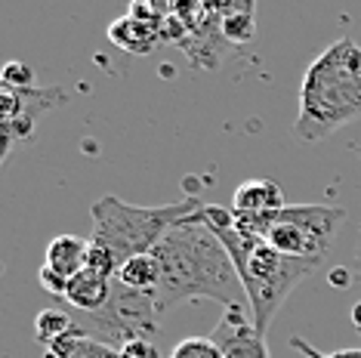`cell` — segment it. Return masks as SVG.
Here are the masks:
<instances>
[{
    "label": "cell",
    "mask_w": 361,
    "mask_h": 358,
    "mask_svg": "<svg viewBox=\"0 0 361 358\" xmlns=\"http://www.w3.org/2000/svg\"><path fill=\"white\" fill-rule=\"evenodd\" d=\"M87 268H90V272H99V275H105V278H114L121 266H118V259H114V254H111L109 247H102V244H93V241H90Z\"/></svg>",
    "instance_id": "ac0fdd59"
},
{
    "label": "cell",
    "mask_w": 361,
    "mask_h": 358,
    "mask_svg": "<svg viewBox=\"0 0 361 358\" xmlns=\"http://www.w3.org/2000/svg\"><path fill=\"white\" fill-rule=\"evenodd\" d=\"M71 331H75V319H71V312H62V309H44L35 321V333L44 346H53L56 340H62Z\"/></svg>",
    "instance_id": "2e32d148"
},
{
    "label": "cell",
    "mask_w": 361,
    "mask_h": 358,
    "mask_svg": "<svg viewBox=\"0 0 361 358\" xmlns=\"http://www.w3.org/2000/svg\"><path fill=\"white\" fill-rule=\"evenodd\" d=\"M179 47H183V53L188 56V62H192L195 68H216L219 59L226 56V37L216 22V6H213L210 19L204 22V25L188 31Z\"/></svg>",
    "instance_id": "30bf717a"
},
{
    "label": "cell",
    "mask_w": 361,
    "mask_h": 358,
    "mask_svg": "<svg viewBox=\"0 0 361 358\" xmlns=\"http://www.w3.org/2000/svg\"><path fill=\"white\" fill-rule=\"evenodd\" d=\"M201 216H204V226L216 235L219 244L226 247V254L232 257L244 297H247L253 328H257L259 337H266L269 324L278 315V309L284 306V300L290 297V290L302 278H309L322 263L318 259L284 257L262 238H250V235L238 232L232 210L226 207L204 204Z\"/></svg>",
    "instance_id": "7a4b0ae2"
},
{
    "label": "cell",
    "mask_w": 361,
    "mask_h": 358,
    "mask_svg": "<svg viewBox=\"0 0 361 358\" xmlns=\"http://www.w3.org/2000/svg\"><path fill=\"white\" fill-rule=\"evenodd\" d=\"M118 358H161V352L152 340H130L118 349Z\"/></svg>",
    "instance_id": "7402d4cb"
},
{
    "label": "cell",
    "mask_w": 361,
    "mask_h": 358,
    "mask_svg": "<svg viewBox=\"0 0 361 358\" xmlns=\"http://www.w3.org/2000/svg\"><path fill=\"white\" fill-rule=\"evenodd\" d=\"M287 201H284V192L275 179H247L241 183L232 195V214H247V216H257V214H278L284 210Z\"/></svg>",
    "instance_id": "9c48e42d"
},
{
    "label": "cell",
    "mask_w": 361,
    "mask_h": 358,
    "mask_svg": "<svg viewBox=\"0 0 361 358\" xmlns=\"http://www.w3.org/2000/svg\"><path fill=\"white\" fill-rule=\"evenodd\" d=\"M68 102V93L62 87H4L0 84V118H4V161L19 142L31 140L37 121L47 111Z\"/></svg>",
    "instance_id": "52a82bcc"
},
{
    "label": "cell",
    "mask_w": 361,
    "mask_h": 358,
    "mask_svg": "<svg viewBox=\"0 0 361 358\" xmlns=\"http://www.w3.org/2000/svg\"><path fill=\"white\" fill-rule=\"evenodd\" d=\"M346 223V210L334 204H287L272 219L266 244L297 259H322L331 254L336 232Z\"/></svg>",
    "instance_id": "8992f818"
},
{
    "label": "cell",
    "mask_w": 361,
    "mask_h": 358,
    "mask_svg": "<svg viewBox=\"0 0 361 358\" xmlns=\"http://www.w3.org/2000/svg\"><path fill=\"white\" fill-rule=\"evenodd\" d=\"M293 130L302 142H318L361 118V47L340 37L312 59L300 80Z\"/></svg>",
    "instance_id": "3957f363"
},
{
    "label": "cell",
    "mask_w": 361,
    "mask_h": 358,
    "mask_svg": "<svg viewBox=\"0 0 361 358\" xmlns=\"http://www.w3.org/2000/svg\"><path fill=\"white\" fill-rule=\"evenodd\" d=\"M355 154H358V161H361V142L355 145Z\"/></svg>",
    "instance_id": "d4e9b609"
},
{
    "label": "cell",
    "mask_w": 361,
    "mask_h": 358,
    "mask_svg": "<svg viewBox=\"0 0 361 358\" xmlns=\"http://www.w3.org/2000/svg\"><path fill=\"white\" fill-rule=\"evenodd\" d=\"M352 324H355V331L361 333V303L352 306Z\"/></svg>",
    "instance_id": "cb8c5ba5"
},
{
    "label": "cell",
    "mask_w": 361,
    "mask_h": 358,
    "mask_svg": "<svg viewBox=\"0 0 361 358\" xmlns=\"http://www.w3.org/2000/svg\"><path fill=\"white\" fill-rule=\"evenodd\" d=\"M40 288L47 290L50 297L56 300H65V290H68V278H62L59 272H53V268H47V266H40Z\"/></svg>",
    "instance_id": "44dd1931"
},
{
    "label": "cell",
    "mask_w": 361,
    "mask_h": 358,
    "mask_svg": "<svg viewBox=\"0 0 361 358\" xmlns=\"http://www.w3.org/2000/svg\"><path fill=\"white\" fill-rule=\"evenodd\" d=\"M213 6H216V22L226 44L232 47L250 44L253 35H257V4L241 0V4H213Z\"/></svg>",
    "instance_id": "5bb4252c"
},
{
    "label": "cell",
    "mask_w": 361,
    "mask_h": 358,
    "mask_svg": "<svg viewBox=\"0 0 361 358\" xmlns=\"http://www.w3.org/2000/svg\"><path fill=\"white\" fill-rule=\"evenodd\" d=\"M158 303L152 290H133L121 281L111 284V297L99 312H71L75 331L87 340L121 349L130 340H152L158 333Z\"/></svg>",
    "instance_id": "5b68a950"
},
{
    "label": "cell",
    "mask_w": 361,
    "mask_h": 358,
    "mask_svg": "<svg viewBox=\"0 0 361 358\" xmlns=\"http://www.w3.org/2000/svg\"><path fill=\"white\" fill-rule=\"evenodd\" d=\"M201 207L204 204L198 198H185L161 207H136L121 201L118 195H102L90 207V216H93V238L90 241L109 247L118 266H124L127 259L139 254H152L167 238L170 229L195 216Z\"/></svg>",
    "instance_id": "277c9868"
},
{
    "label": "cell",
    "mask_w": 361,
    "mask_h": 358,
    "mask_svg": "<svg viewBox=\"0 0 361 358\" xmlns=\"http://www.w3.org/2000/svg\"><path fill=\"white\" fill-rule=\"evenodd\" d=\"M114 281H121L124 288H133V290H158L161 284V263L158 257L152 254H139L133 259H127L124 266L118 268V275H114Z\"/></svg>",
    "instance_id": "9a60e30c"
},
{
    "label": "cell",
    "mask_w": 361,
    "mask_h": 358,
    "mask_svg": "<svg viewBox=\"0 0 361 358\" xmlns=\"http://www.w3.org/2000/svg\"><path fill=\"white\" fill-rule=\"evenodd\" d=\"M290 349L306 358H361V346L358 349H336V352H322V349H315L309 343V340L302 337H290Z\"/></svg>",
    "instance_id": "ffe728a7"
},
{
    "label": "cell",
    "mask_w": 361,
    "mask_h": 358,
    "mask_svg": "<svg viewBox=\"0 0 361 358\" xmlns=\"http://www.w3.org/2000/svg\"><path fill=\"white\" fill-rule=\"evenodd\" d=\"M87 254H90V241L80 235H56L47 244V268L59 272L62 278H75L87 268Z\"/></svg>",
    "instance_id": "4fadbf2b"
},
{
    "label": "cell",
    "mask_w": 361,
    "mask_h": 358,
    "mask_svg": "<svg viewBox=\"0 0 361 358\" xmlns=\"http://www.w3.org/2000/svg\"><path fill=\"white\" fill-rule=\"evenodd\" d=\"M109 40L127 53L145 56L154 50V44H161V25L133 19V16H121L109 25Z\"/></svg>",
    "instance_id": "7c38bea8"
},
{
    "label": "cell",
    "mask_w": 361,
    "mask_h": 358,
    "mask_svg": "<svg viewBox=\"0 0 361 358\" xmlns=\"http://www.w3.org/2000/svg\"><path fill=\"white\" fill-rule=\"evenodd\" d=\"M0 84L16 87V90L35 87V71H31V65H25V62H6L4 71H0Z\"/></svg>",
    "instance_id": "d6986e66"
},
{
    "label": "cell",
    "mask_w": 361,
    "mask_h": 358,
    "mask_svg": "<svg viewBox=\"0 0 361 358\" xmlns=\"http://www.w3.org/2000/svg\"><path fill=\"white\" fill-rule=\"evenodd\" d=\"M170 358H223V352L210 337H185L173 346Z\"/></svg>",
    "instance_id": "e0dca14e"
},
{
    "label": "cell",
    "mask_w": 361,
    "mask_h": 358,
    "mask_svg": "<svg viewBox=\"0 0 361 358\" xmlns=\"http://www.w3.org/2000/svg\"><path fill=\"white\" fill-rule=\"evenodd\" d=\"M331 281L336 284V288H343V284H346V288H349V284H352V275L346 272V268H334V275H331Z\"/></svg>",
    "instance_id": "603a6c76"
},
{
    "label": "cell",
    "mask_w": 361,
    "mask_h": 358,
    "mask_svg": "<svg viewBox=\"0 0 361 358\" xmlns=\"http://www.w3.org/2000/svg\"><path fill=\"white\" fill-rule=\"evenodd\" d=\"M210 340L219 346L223 358H269L266 337H259L253 328L250 309H226Z\"/></svg>",
    "instance_id": "ba28073f"
},
{
    "label": "cell",
    "mask_w": 361,
    "mask_h": 358,
    "mask_svg": "<svg viewBox=\"0 0 361 358\" xmlns=\"http://www.w3.org/2000/svg\"><path fill=\"white\" fill-rule=\"evenodd\" d=\"M201 210L170 229L167 238L154 247V257L161 263V284L154 290L158 312H167L185 300H213L223 306V312L247 309L232 257L204 226Z\"/></svg>",
    "instance_id": "6da1fadb"
},
{
    "label": "cell",
    "mask_w": 361,
    "mask_h": 358,
    "mask_svg": "<svg viewBox=\"0 0 361 358\" xmlns=\"http://www.w3.org/2000/svg\"><path fill=\"white\" fill-rule=\"evenodd\" d=\"M111 284H114V278H105V275H99V272L84 268V272L68 281L65 303L75 309V312H99L111 297Z\"/></svg>",
    "instance_id": "8fae6325"
}]
</instances>
